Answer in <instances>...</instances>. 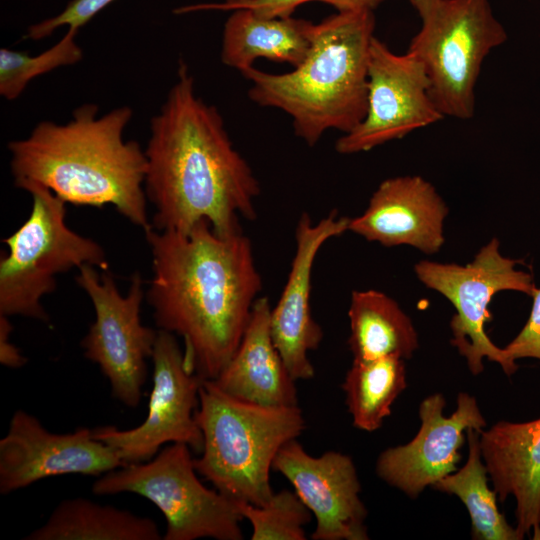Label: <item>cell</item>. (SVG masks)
<instances>
[{"label":"cell","mask_w":540,"mask_h":540,"mask_svg":"<svg viewBox=\"0 0 540 540\" xmlns=\"http://www.w3.org/2000/svg\"><path fill=\"white\" fill-rule=\"evenodd\" d=\"M420 28L407 52L423 66L443 116L468 120L487 55L507 40L489 0H409Z\"/></svg>","instance_id":"52a82bcc"},{"label":"cell","mask_w":540,"mask_h":540,"mask_svg":"<svg viewBox=\"0 0 540 540\" xmlns=\"http://www.w3.org/2000/svg\"><path fill=\"white\" fill-rule=\"evenodd\" d=\"M196 420L202 432L199 475L236 502L257 506L274 494L270 472L278 451L305 430L296 406H265L235 398L202 381Z\"/></svg>","instance_id":"5b68a950"},{"label":"cell","mask_w":540,"mask_h":540,"mask_svg":"<svg viewBox=\"0 0 540 540\" xmlns=\"http://www.w3.org/2000/svg\"><path fill=\"white\" fill-rule=\"evenodd\" d=\"M480 431L466 430L469 452L465 465L437 481L433 487L456 495L466 506L471 519V536L476 540H521L499 511L496 492L488 486V472L482 458Z\"/></svg>","instance_id":"603a6c76"},{"label":"cell","mask_w":540,"mask_h":540,"mask_svg":"<svg viewBox=\"0 0 540 540\" xmlns=\"http://www.w3.org/2000/svg\"><path fill=\"white\" fill-rule=\"evenodd\" d=\"M406 386L404 359L353 360L342 384L353 425L367 432L379 429Z\"/></svg>","instance_id":"cb8c5ba5"},{"label":"cell","mask_w":540,"mask_h":540,"mask_svg":"<svg viewBox=\"0 0 540 540\" xmlns=\"http://www.w3.org/2000/svg\"><path fill=\"white\" fill-rule=\"evenodd\" d=\"M19 188L31 195L32 207L2 240L8 252L0 259V314L49 322L41 302L55 290L57 275L83 265L105 271L109 262L99 243L66 224V202L38 183Z\"/></svg>","instance_id":"8992f818"},{"label":"cell","mask_w":540,"mask_h":540,"mask_svg":"<svg viewBox=\"0 0 540 540\" xmlns=\"http://www.w3.org/2000/svg\"><path fill=\"white\" fill-rule=\"evenodd\" d=\"M123 465L118 452L96 439L93 429L54 433L18 409L0 440V493L6 495L52 476H101Z\"/></svg>","instance_id":"4fadbf2b"},{"label":"cell","mask_w":540,"mask_h":540,"mask_svg":"<svg viewBox=\"0 0 540 540\" xmlns=\"http://www.w3.org/2000/svg\"><path fill=\"white\" fill-rule=\"evenodd\" d=\"M348 317V345L354 360L390 356L405 360L418 348V335L411 319L383 292L353 291Z\"/></svg>","instance_id":"44dd1931"},{"label":"cell","mask_w":540,"mask_h":540,"mask_svg":"<svg viewBox=\"0 0 540 540\" xmlns=\"http://www.w3.org/2000/svg\"><path fill=\"white\" fill-rule=\"evenodd\" d=\"M114 1L116 0H71L56 16L31 25L24 38L42 40L65 26L79 30Z\"/></svg>","instance_id":"4316f807"},{"label":"cell","mask_w":540,"mask_h":540,"mask_svg":"<svg viewBox=\"0 0 540 540\" xmlns=\"http://www.w3.org/2000/svg\"><path fill=\"white\" fill-rule=\"evenodd\" d=\"M239 511L252 527V540H305L304 526L311 512L295 491L283 489L274 493L262 506L237 502Z\"/></svg>","instance_id":"484cf974"},{"label":"cell","mask_w":540,"mask_h":540,"mask_svg":"<svg viewBox=\"0 0 540 540\" xmlns=\"http://www.w3.org/2000/svg\"><path fill=\"white\" fill-rule=\"evenodd\" d=\"M350 218L338 217L332 211L314 223L302 213L295 228V253L287 281L276 305L270 312V330L290 375L297 380L314 377L315 370L308 353L316 350L323 331L311 312L312 272L321 247L331 238L348 231Z\"/></svg>","instance_id":"2e32d148"},{"label":"cell","mask_w":540,"mask_h":540,"mask_svg":"<svg viewBox=\"0 0 540 540\" xmlns=\"http://www.w3.org/2000/svg\"><path fill=\"white\" fill-rule=\"evenodd\" d=\"M151 360L153 383L145 420L128 430L93 429L94 437L115 449L125 465L152 459L167 443H184L197 453L203 447L196 412L204 379L186 367L176 335L167 331L158 329Z\"/></svg>","instance_id":"8fae6325"},{"label":"cell","mask_w":540,"mask_h":540,"mask_svg":"<svg viewBox=\"0 0 540 540\" xmlns=\"http://www.w3.org/2000/svg\"><path fill=\"white\" fill-rule=\"evenodd\" d=\"M78 270L75 280L95 311V320L81 341L84 356L109 381L113 398L136 408L146 382V360L152 357L158 333L141 321L145 298L141 275L133 274L127 294L122 295L109 270L99 273L91 265Z\"/></svg>","instance_id":"30bf717a"},{"label":"cell","mask_w":540,"mask_h":540,"mask_svg":"<svg viewBox=\"0 0 540 540\" xmlns=\"http://www.w3.org/2000/svg\"><path fill=\"white\" fill-rule=\"evenodd\" d=\"M249 0H225L223 3H207V4H194L185 6L176 10L177 13H188L201 10H221L232 11L239 5L248 2Z\"/></svg>","instance_id":"4dcf8cb0"},{"label":"cell","mask_w":540,"mask_h":540,"mask_svg":"<svg viewBox=\"0 0 540 540\" xmlns=\"http://www.w3.org/2000/svg\"><path fill=\"white\" fill-rule=\"evenodd\" d=\"M480 448L499 500L516 501V529L524 538H540V418L500 421L480 431Z\"/></svg>","instance_id":"ac0fdd59"},{"label":"cell","mask_w":540,"mask_h":540,"mask_svg":"<svg viewBox=\"0 0 540 540\" xmlns=\"http://www.w3.org/2000/svg\"><path fill=\"white\" fill-rule=\"evenodd\" d=\"M447 214L430 182L418 175L398 176L379 184L366 210L350 218L348 231L385 247L409 245L434 254L444 244Z\"/></svg>","instance_id":"e0dca14e"},{"label":"cell","mask_w":540,"mask_h":540,"mask_svg":"<svg viewBox=\"0 0 540 540\" xmlns=\"http://www.w3.org/2000/svg\"><path fill=\"white\" fill-rule=\"evenodd\" d=\"M98 112L96 104L86 103L74 109L69 121H41L27 137L10 141L14 184L38 183L77 206L111 205L144 231L151 226L145 150L124 139L133 110L120 106L101 116Z\"/></svg>","instance_id":"3957f363"},{"label":"cell","mask_w":540,"mask_h":540,"mask_svg":"<svg viewBox=\"0 0 540 540\" xmlns=\"http://www.w3.org/2000/svg\"><path fill=\"white\" fill-rule=\"evenodd\" d=\"M374 11L336 12L312 24L311 45L292 71L268 73L252 67L242 76L248 96L292 120L294 133L314 146L328 130L350 132L365 116Z\"/></svg>","instance_id":"277c9868"},{"label":"cell","mask_w":540,"mask_h":540,"mask_svg":"<svg viewBox=\"0 0 540 540\" xmlns=\"http://www.w3.org/2000/svg\"><path fill=\"white\" fill-rule=\"evenodd\" d=\"M443 118L431 98L430 82L422 64L407 51L394 53L374 37L365 116L337 139L335 149L340 154L366 152Z\"/></svg>","instance_id":"7c38bea8"},{"label":"cell","mask_w":540,"mask_h":540,"mask_svg":"<svg viewBox=\"0 0 540 540\" xmlns=\"http://www.w3.org/2000/svg\"><path fill=\"white\" fill-rule=\"evenodd\" d=\"M152 256L145 297L157 329L180 336L186 367L214 380L237 350L262 289L242 231L222 236L201 221L189 232L144 230Z\"/></svg>","instance_id":"6da1fadb"},{"label":"cell","mask_w":540,"mask_h":540,"mask_svg":"<svg viewBox=\"0 0 540 540\" xmlns=\"http://www.w3.org/2000/svg\"><path fill=\"white\" fill-rule=\"evenodd\" d=\"M532 298V308L526 324L504 347L506 355L512 361L521 358L540 360V288H537Z\"/></svg>","instance_id":"f1b7e54d"},{"label":"cell","mask_w":540,"mask_h":540,"mask_svg":"<svg viewBox=\"0 0 540 540\" xmlns=\"http://www.w3.org/2000/svg\"><path fill=\"white\" fill-rule=\"evenodd\" d=\"M191 448L172 443L152 459L129 463L101 475L92 485L96 495L134 493L152 502L167 526L164 540H241L244 520L237 502L197 477Z\"/></svg>","instance_id":"ba28073f"},{"label":"cell","mask_w":540,"mask_h":540,"mask_svg":"<svg viewBox=\"0 0 540 540\" xmlns=\"http://www.w3.org/2000/svg\"><path fill=\"white\" fill-rule=\"evenodd\" d=\"M312 22L288 17H264L248 8L231 11L221 39V62L242 73L258 58L298 66L310 45Z\"/></svg>","instance_id":"ffe728a7"},{"label":"cell","mask_w":540,"mask_h":540,"mask_svg":"<svg viewBox=\"0 0 540 540\" xmlns=\"http://www.w3.org/2000/svg\"><path fill=\"white\" fill-rule=\"evenodd\" d=\"M144 150V189L155 209L154 229L189 232L206 221L226 236L241 231V218H256L259 181L235 149L218 109L196 94L182 59L175 83L150 121Z\"/></svg>","instance_id":"7a4b0ae2"},{"label":"cell","mask_w":540,"mask_h":540,"mask_svg":"<svg viewBox=\"0 0 540 540\" xmlns=\"http://www.w3.org/2000/svg\"><path fill=\"white\" fill-rule=\"evenodd\" d=\"M272 469L282 474L316 519L313 540H367V509L352 458L328 451L315 457L293 439L277 453Z\"/></svg>","instance_id":"9a60e30c"},{"label":"cell","mask_w":540,"mask_h":540,"mask_svg":"<svg viewBox=\"0 0 540 540\" xmlns=\"http://www.w3.org/2000/svg\"><path fill=\"white\" fill-rule=\"evenodd\" d=\"M499 246L497 238L491 239L466 265L422 260L414 267L417 278L427 288L439 292L454 306L451 344L466 358L473 375L483 371L485 357L497 362L508 376L517 371L516 362L485 332V323L492 318L488 306L500 291L532 297L537 290L531 274L516 268L520 261L503 256Z\"/></svg>","instance_id":"9c48e42d"},{"label":"cell","mask_w":540,"mask_h":540,"mask_svg":"<svg viewBox=\"0 0 540 540\" xmlns=\"http://www.w3.org/2000/svg\"><path fill=\"white\" fill-rule=\"evenodd\" d=\"M312 1L328 4L337 12H353L374 11L386 0H249L235 9L248 8L264 17H288L292 16L299 6Z\"/></svg>","instance_id":"83f0119b"},{"label":"cell","mask_w":540,"mask_h":540,"mask_svg":"<svg viewBox=\"0 0 540 540\" xmlns=\"http://www.w3.org/2000/svg\"><path fill=\"white\" fill-rule=\"evenodd\" d=\"M445 405L441 393L422 400L417 435L405 445L384 450L377 459V475L411 498L456 472L464 432L468 428L482 431L487 425L476 399L468 393L458 394L457 408L448 417L443 415Z\"/></svg>","instance_id":"5bb4252c"},{"label":"cell","mask_w":540,"mask_h":540,"mask_svg":"<svg viewBox=\"0 0 540 540\" xmlns=\"http://www.w3.org/2000/svg\"><path fill=\"white\" fill-rule=\"evenodd\" d=\"M78 31L68 28L56 44L35 56L26 51L1 48L0 95L13 101L34 78L81 61L83 51L76 41Z\"/></svg>","instance_id":"d4e9b609"},{"label":"cell","mask_w":540,"mask_h":540,"mask_svg":"<svg viewBox=\"0 0 540 540\" xmlns=\"http://www.w3.org/2000/svg\"><path fill=\"white\" fill-rule=\"evenodd\" d=\"M156 522L148 517L76 497L61 501L46 522L26 540H160Z\"/></svg>","instance_id":"7402d4cb"},{"label":"cell","mask_w":540,"mask_h":540,"mask_svg":"<svg viewBox=\"0 0 540 540\" xmlns=\"http://www.w3.org/2000/svg\"><path fill=\"white\" fill-rule=\"evenodd\" d=\"M12 331L9 316L0 314V363L11 369H18L27 363V358L10 340Z\"/></svg>","instance_id":"f546056e"},{"label":"cell","mask_w":540,"mask_h":540,"mask_svg":"<svg viewBox=\"0 0 540 540\" xmlns=\"http://www.w3.org/2000/svg\"><path fill=\"white\" fill-rule=\"evenodd\" d=\"M270 312L268 299L258 297L237 350L213 382L225 393L244 401L296 406V380L274 344Z\"/></svg>","instance_id":"d6986e66"}]
</instances>
